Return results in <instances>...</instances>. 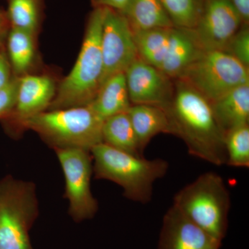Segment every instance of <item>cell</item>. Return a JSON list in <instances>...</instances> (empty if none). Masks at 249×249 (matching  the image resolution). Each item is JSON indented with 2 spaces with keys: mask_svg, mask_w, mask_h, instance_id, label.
Segmentation results:
<instances>
[{
  "mask_svg": "<svg viewBox=\"0 0 249 249\" xmlns=\"http://www.w3.org/2000/svg\"><path fill=\"white\" fill-rule=\"evenodd\" d=\"M174 95L165 109L172 134L182 139L191 155L215 165L227 164L224 134L211 102L194 88L174 80Z\"/></svg>",
  "mask_w": 249,
  "mask_h": 249,
  "instance_id": "cell-1",
  "label": "cell"
},
{
  "mask_svg": "<svg viewBox=\"0 0 249 249\" xmlns=\"http://www.w3.org/2000/svg\"><path fill=\"white\" fill-rule=\"evenodd\" d=\"M104 14L105 7L93 8L76 63L58 85L47 110L89 106L96 97L103 73L101 40Z\"/></svg>",
  "mask_w": 249,
  "mask_h": 249,
  "instance_id": "cell-2",
  "label": "cell"
},
{
  "mask_svg": "<svg viewBox=\"0 0 249 249\" xmlns=\"http://www.w3.org/2000/svg\"><path fill=\"white\" fill-rule=\"evenodd\" d=\"M90 152L95 178L116 183L123 188L126 198L141 204L152 200L154 184L169 169V163L164 160H146L104 142L93 147Z\"/></svg>",
  "mask_w": 249,
  "mask_h": 249,
  "instance_id": "cell-3",
  "label": "cell"
},
{
  "mask_svg": "<svg viewBox=\"0 0 249 249\" xmlns=\"http://www.w3.org/2000/svg\"><path fill=\"white\" fill-rule=\"evenodd\" d=\"M102 120L89 106L47 110L27 119L21 132H36L54 150L76 148L91 151L103 142Z\"/></svg>",
  "mask_w": 249,
  "mask_h": 249,
  "instance_id": "cell-4",
  "label": "cell"
},
{
  "mask_svg": "<svg viewBox=\"0 0 249 249\" xmlns=\"http://www.w3.org/2000/svg\"><path fill=\"white\" fill-rule=\"evenodd\" d=\"M173 205L215 238L222 242L225 238L231 197L220 175L202 174L175 195Z\"/></svg>",
  "mask_w": 249,
  "mask_h": 249,
  "instance_id": "cell-5",
  "label": "cell"
},
{
  "mask_svg": "<svg viewBox=\"0 0 249 249\" xmlns=\"http://www.w3.org/2000/svg\"><path fill=\"white\" fill-rule=\"evenodd\" d=\"M38 212L34 183L10 175L0 179V249H34L29 232Z\"/></svg>",
  "mask_w": 249,
  "mask_h": 249,
  "instance_id": "cell-6",
  "label": "cell"
},
{
  "mask_svg": "<svg viewBox=\"0 0 249 249\" xmlns=\"http://www.w3.org/2000/svg\"><path fill=\"white\" fill-rule=\"evenodd\" d=\"M200 93L210 102L249 83V67L222 50H204L178 79Z\"/></svg>",
  "mask_w": 249,
  "mask_h": 249,
  "instance_id": "cell-7",
  "label": "cell"
},
{
  "mask_svg": "<svg viewBox=\"0 0 249 249\" xmlns=\"http://www.w3.org/2000/svg\"><path fill=\"white\" fill-rule=\"evenodd\" d=\"M55 152L65 176L69 214L77 222L91 219L97 213L98 204L91 190V152L76 148L56 149Z\"/></svg>",
  "mask_w": 249,
  "mask_h": 249,
  "instance_id": "cell-8",
  "label": "cell"
},
{
  "mask_svg": "<svg viewBox=\"0 0 249 249\" xmlns=\"http://www.w3.org/2000/svg\"><path fill=\"white\" fill-rule=\"evenodd\" d=\"M101 45L103 61L101 85L109 77L124 73L139 58L133 31L120 11L105 7Z\"/></svg>",
  "mask_w": 249,
  "mask_h": 249,
  "instance_id": "cell-9",
  "label": "cell"
},
{
  "mask_svg": "<svg viewBox=\"0 0 249 249\" xmlns=\"http://www.w3.org/2000/svg\"><path fill=\"white\" fill-rule=\"evenodd\" d=\"M244 24L229 0H204L196 27L191 29L204 50H222Z\"/></svg>",
  "mask_w": 249,
  "mask_h": 249,
  "instance_id": "cell-10",
  "label": "cell"
},
{
  "mask_svg": "<svg viewBox=\"0 0 249 249\" xmlns=\"http://www.w3.org/2000/svg\"><path fill=\"white\" fill-rule=\"evenodd\" d=\"M56 89L55 81L47 75L27 73L18 77L16 106L11 114L1 121L8 133L18 136L24 121L47 111Z\"/></svg>",
  "mask_w": 249,
  "mask_h": 249,
  "instance_id": "cell-11",
  "label": "cell"
},
{
  "mask_svg": "<svg viewBox=\"0 0 249 249\" xmlns=\"http://www.w3.org/2000/svg\"><path fill=\"white\" fill-rule=\"evenodd\" d=\"M132 105H147L165 109L173 100L174 80L140 58L124 71Z\"/></svg>",
  "mask_w": 249,
  "mask_h": 249,
  "instance_id": "cell-12",
  "label": "cell"
},
{
  "mask_svg": "<svg viewBox=\"0 0 249 249\" xmlns=\"http://www.w3.org/2000/svg\"><path fill=\"white\" fill-rule=\"evenodd\" d=\"M218 240L173 204L162 222L158 249H220Z\"/></svg>",
  "mask_w": 249,
  "mask_h": 249,
  "instance_id": "cell-13",
  "label": "cell"
},
{
  "mask_svg": "<svg viewBox=\"0 0 249 249\" xmlns=\"http://www.w3.org/2000/svg\"><path fill=\"white\" fill-rule=\"evenodd\" d=\"M202 50L191 29L174 27L166 53L158 70L172 80L178 79Z\"/></svg>",
  "mask_w": 249,
  "mask_h": 249,
  "instance_id": "cell-14",
  "label": "cell"
},
{
  "mask_svg": "<svg viewBox=\"0 0 249 249\" xmlns=\"http://www.w3.org/2000/svg\"><path fill=\"white\" fill-rule=\"evenodd\" d=\"M211 105L224 137L232 129L249 124V83L229 91Z\"/></svg>",
  "mask_w": 249,
  "mask_h": 249,
  "instance_id": "cell-15",
  "label": "cell"
},
{
  "mask_svg": "<svg viewBox=\"0 0 249 249\" xmlns=\"http://www.w3.org/2000/svg\"><path fill=\"white\" fill-rule=\"evenodd\" d=\"M127 114L142 155L149 142L157 134H172L169 118L162 108L147 105H132Z\"/></svg>",
  "mask_w": 249,
  "mask_h": 249,
  "instance_id": "cell-16",
  "label": "cell"
},
{
  "mask_svg": "<svg viewBox=\"0 0 249 249\" xmlns=\"http://www.w3.org/2000/svg\"><path fill=\"white\" fill-rule=\"evenodd\" d=\"M89 106L103 121L116 114L127 112L132 104L124 73L107 78Z\"/></svg>",
  "mask_w": 249,
  "mask_h": 249,
  "instance_id": "cell-17",
  "label": "cell"
},
{
  "mask_svg": "<svg viewBox=\"0 0 249 249\" xmlns=\"http://www.w3.org/2000/svg\"><path fill=\"white\" fill-rule=\"evenodd\" d=\"M121 13L133 32L175 27L161 0H128Z\"/></svg>",
  "mask_w": 249,
  "mask_h": 249,
  "instance_id": "cell-18",
  "label": "cell"
},
{
  "mask_svg": "<svg viewBox=\"0 0 249 249\" xmlns=\"http://www.w3.org/2000/svg\"><path fill=\"white\" fill-rule=\"evenodd\" d=\"M103 142L116 150L143 157L139 150L137 136L127 112L116 114L104 121Z\"/></svg>",
  "mask_w": 249,
  "mask_h": 249,
  "instance_id": "cell-19",
  "label": "cell"
},
{
  "mask_svg": "<svg viewBox=\"0 0 249 249\" xmlns=\"http://www.w3.org/2000/svg\"><path fill=\"white\" fill-rule=\"evenodd\" d=\"M34 34L11 28L8 34L7 53L13 74L20 77L29 73L36 57Z\"/></svg>",
  "mask_w": 249,
  "mask_h": 249,
  "instance_id": "cell-20",
  "label": "cell"
},
{
  "mask_svg": "<svg viewBox=\"0 0 249 249\" xmlns=\"http://www.w3.org/2000/svg\"><path fill=\"white\" fill-rule=\"evenodd\" d=\"M173 27L134 32L139 58L156 68H160L169 45Z\"/></svg>",
  "mask_w": 249,
  "mask_h": 249,
  "instance_id": "cell-21",
  "label": "cell"
},
{
  "mask_svg": "<svg viewBox=\"0 0 249 249\" xmlns=\"http://www.w3.org/2000/svg\"><path fill=\"white\" fill-rule=\"evenodd\" d=\"M42 0H9L7 15L11 28L36 36L41 21Z\"/></svg>",
  "mask_w": 249,
  "mask_h": 249,
  "instance_id": "cell-22",
  "label": "cell"
},
{
  "mask_svg": "<svg viewBox=\"0 0 249 249\" xmlns=\"http://www.w3.org/2000/svg\"><path fill=\"white\" fill-rule=\"evenodd\" d=\"M227 165L238 168L249 166V126H241L224 137Z\"/></svg>",
  "mask_w": 249,
  "mask_h": 249,
  "instance_id": "cell-23",
  "label": "cell"
},
{
  "mask_svg": "<svg viewBox=\"0 0 249 249\" xmlns=\"http://www.w3.org/2000/svg\"><path fill=\"white\" fill-rule=\"evenodd\" d=\"M174 26L193 29L196 27L204 0H161Z\"/></svg>",
  "mask_w": 249,
  "mask_h": 249,
  "instance_id": "cell-24",
  "label": "cell"
},
{
  "mask_svg": "<svg viewBox=\"0 0 249 249\" xmlns=\"http://www.w3.org/2000/svg\"><path fill=\"white\" fill-rule=\"evenodd\" d=\"M222 51L249 67V24H242Z\"/></svg>",
  "mask_w": 249,
  "mask_h": 249,
  "instance_id": "cell-25",
  "label": "cell"
},
{
  "mask_svg": "<svg viewBox=\"0 0 249 249\" xmlns=\"http://www.w3.org/2000/svg\"><path fill=\"white\" fill-rule=\"evenodd\" d=\"M18 77L14 76L9 84L0 89V121H3L14 109L17 99Z\"/></svg>",
  "mask_w": 249,
  "mask_h": 249,
  "instance_id": "cell-26",
  "label": "cell"
},
{
  "mask_svg": "<svg viewBox=\"0 0 249 249\" xmlns=\"http://www.w3.org/2000/svg\"><path fill=\"white\" fill-rule=\"evenodd\" d=\"M14 74L11 70L9 57L4 47L0 49V89L9 84Z\"/></svg>",
  "mask_w": 249,
  "mask_h": 249,
  "instance_id": "cell-27",
  "label": "cell"
},
{
  "mask_svg": "<svg viewBox=\"0 0 249 249\" xmlns=\"http://www.w3.org/2000/svg\"><path fill=\"white\" fill-rule=\"evenodd\" d=\"M93 8L106 7L122 11L128 0H91Z\"/></svg>",
  "mask_w": 249,
  "mask_h": 249,
  "instance_id": "cell-28",
  "label": "cell"
},
{
  "mask_svg": "<svg viewBox=\"0 0 249 249\" xmlns=\"http://www.w3.org/2000/svg\"><path fill=\"white\" fill-rule=\"evenodd\" d=\"M239 13L242 21L249 24V0H229Z\"/></svg>",
  "mask_w": 249,
  "mask_h": 249,
  "instance_id": "cell-29",
  "label": "cell"
},
{
  "mask_svg": "<svg viewBox=\"0 0 249 249\" xmlns=\"http://www.w3.org/2000/svg\"><path fill=\"white\" fill-rule=\"evenodd\" d=\"M10 29H11V25H10L9 19L0 22V49L4 46Z\"/></svg>",
  "mask_w": 249,
  "mask_h": 249,
  "instance_id": "cell-30",
  "label": "cell"
},
{
  "mask_svg": "<svg viewBox=\"0 0 249 249\" xmlns=\"http://www.w3.org/2000/svg\"><path fill=\"white\" fill-rule=\"evenodd\" d=\"M7 19L8 17L6 13H4V11L0 10V22H2V21L6 20Z\"/></svg>",
  "mask_w": 249,
  "mask_h": 249,
  "instance_id": "cell-31",
  "label": "cell"
}]
</instances>
